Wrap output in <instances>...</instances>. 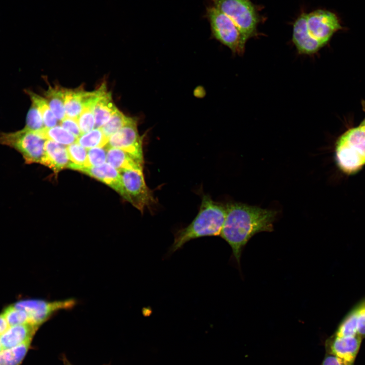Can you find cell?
Segmentation results:
<instances>
[{
  "instance_id": "obj_1",
  "label": "cell",
  "mask_w": 365,
  "mask_h": 365,
  "mask_svg": "<svg viewBox=\"0 0 365 365\" xmlns=\"http://www.w3.org/2000/svg\"><path fill=\"white\" fill-rule=\"evenodd\" d=\"M226 208L220 236L231 246L239 265L242 251L250 238L259 232L273 231L277 212L241 203L227 204Z\"/></svg>"
},
{
  "instance_id": "obj_2",
  "label": "cell",
  "mask_w": 365,
  "mask_h": 365,
  "mask_svg": "<svg viewBox=\"0 0 365 365\" xmlns=\"http://www.w3.org/2000/svg\"><path fill=\"white\" fill-rule=\"evenodd\" d=\"M226 213V206L214 201L209 195H203L197 216L188 226L175 232L168 253L171 254L181 249L192 240L220 235Z\"/></svg>"
},
{
  "instance_id": "obj_3",
  "label": "cell",
  "mask_w": 365,
  "mask_h": 365,
  "mask_svg": "<svg viewBox=\"0 0 365 365\" xmlns=\"http://www.w3.org/2000/svg\"><path fill=\"white\" fill-rule=\"evenodd\" d=\"M211 4L224 12L235 24L246 43L258 33L259 15L250 0H210Z\"/></svg>"
},
{
  "instance_id": "obj_4",
  "label": "cell",
  "mask_w": 365,
  "mask_h": 365,
  "mask_svg": "<svg viewBox=\"0 0 365 365\" xmlns=\"http://www.w3.org/2000/svg\"><path fill=\"white\" fill-rule=\"evenodd\" d=\"M46 141L36 131L25 128L12 132L0 133V144L19 152L27 164L36 163L46 166Z\"/></svg>"
},
{
  "instance_id": "obj_5",
  "label": "cell",
  "mask_w": 365,
  "mask_h": 365,
  "mask_svg": "<svg viewBox=\"0 0 365 365\" xmlns=\"http://www.w3.org/2000/svg\"><path fill=\"white\" fill-rule=\"evenodd\" d=\"M205 16L209 22L212 36L215 39L233 53L241 55L244 53L246 43L229 17L212 4L207 7Z\"/></svg>"
},
{
  "instance_id": "obj_6",
  "label": "cell",
  "mask_w": 365,
  "mask_h": 365,
  "mask_svg": "<svg viewBox=\"0 0 365 365\" xmlns=\"http://www.w3.org/2000/svg\"><path fill=\"white\" fill-rule=\"evenodd\" d=\"M124 191V197L141 212L145 207L155 203L152 191L147 187L142 170L124 169L119 171Z\"/></svg>"
},
{
  "instance_id": "obj_7",
  "label": "cell",
  "mask_w": 365,
  "mask_h": 365,
  "mask_svg": "<svg viewBox=\"0 0 365 365\" xmlns=\"http://www.w3.org/2000/svg\"><path fill=\"white\" fill-rule=\"evenodd\" d=\"M308 32L310 37L324 47L334 34L342 27L337 16L334 13L318 9L306 14Z\"/></svg>"
},
{
  "instance_id": "obj_8",
  "label": "cell",
  "mask_w": 365,
  "mask_h": 365,
  "mask_svg": "<svg viewBox=\"0 0 365 365\" xmlns=\"http://www.w3.org/2000/svg\"><path fill=\"white\" fill-rule=\"evenodd\" d=\"M106 146L121 149L143 164L142 140L138 132L137 120L134 118L129 117L124 126L109 137Z\"/></svg>"
},
{
  "instance_id": "obj_9",
  "label": "cell",
  "mask_w": 365,
  "mask_h": 365,
  "mask_svg": "<svg viewBox=\"0 0 365 365\" xmlns=\"http://www.w3.org/2000/svg\"><path fill=\"white\" fill-rule=\"evenodd\" d=\"M75 304L73 300L47 302L38 299L19 301L14 305L23 310L27 314L29 324L36 327L46 321L55 311L72 307Z\"/></svg>"
},
{
  "instance_id": "obj_10",
  "label": "cell",
  "mask_w": 365,
  "mask_h": 365,
  "mask_svg": "<svg viewBox=\"0 0 365 365\" xmlns=\"http://www.w3.org/2000/svg\"><path fill=\"white\" fill-rule=\"evenodd\" d=\"M362 340L358 336L339 337L333 334L325 341L326 353L354 364Z\"/></svg>"
},
{
  "instance_id": "obj_11",
  "label": "cell",
  "mask_w": 365,
  "mask_h": 365,
  "mask_svg": "<svg viewBox=\"0 0 365 365\" xmlns=\"http://www.w3.org/2000/svg\"><path fill=\"white\" fill-rule=\"evenodd\" d=\"M306 14V13H302L295 21L292 41L298 53L312 55L323 46L309 35L307 28Z\"/></svg>"
},
{
  "instance_id": "obj_12",
  "label": "cell",
  "mask_w": 365,
  "mask_h": 365,
  "mask_svg": "<svg viewBox=\"0 0 365 365\" xmlns=\"http://www.w3.org/2000/svg\"><path fill=\"white\" fill-rule=\"evenodd\" d=\"M335 159L340 169L348 174L356 172L365 164L364 160L340 138L335 145Z\"/></svg>"
},
{
  "instance_id": "obj_13",
  "label": "cell",
  "mask_w": 365,
  "mask_h": 365,
  "mask_svg": "<svg viewBox=\"0 0 365 365\" xmlns=\"http://www.w3.org/2000/svg\"><path fill=\"white\" fill-rule=\"evenodd\" d=\"M78 171L105 184L124 198V191L120 173L108 163H105L98 166L83 167Z\"/></svg>"
},
{
  "instance_id": "obj_14",
  "label": "cell",
  "mask_w": 365,
  "mask_h": 365,
  "mask_svg": "<svg viewBox=\"0 0 365 365\" xmlns=\"http://www.w3.org/2000/svg\"><path fill=\"white\" fill-rule=\"evenodd\" d=\"M38 327L29 323L9 326L7 330L0 336L3 349L11 348L32 339Z\"/></svg>"
},
{
  "instance_id": "obj_15",
  "label": "cell",
  "mask_w": 365,
  "mask_h": 365,
  "mask_svg": "<svg viewBox=\"0 0 365 365\" xmlns=\"http://www.w3.org/2000/svg\"><path fill=\"white\" fill-rule=\"evenodd\" d=\"M64 146L51 140L46 141V166L52 169L55 173L64 168H68L71 163Z\"/></svg>"
},
{
  "instance_id": "obj_16",
  "label": "cell",
  "mask_w": 365,
  "mask_h": 365,
  "mask_svg": "<svg viewBox=\"0 0 365 365\" xmlns=\"http://www.w3.org/2000/svg\"><path fill=\"white\" fill-rule=\"evenodd\" d=\"M101 86V93L93 108L95 128H100L106 124L118 110L113 102L111 93L107 91L106 85L103 83Z\"/></svg>"
},
{
  "instance_id": "obj_17",
  "label": "cell",
  "mask_w": 365,
  "mask_h": 365,
  "mask_svg": "<svg viewBox=\"0 0 365 365\" xmlns=\"http://www.w3.org/2000/svg\"><path fill=\"white\" fill-rule=\"evenodd\" d=\"M106 162L119 171L124 169L142 170V164L118 148H107Z\"/></svg>"
},
{
  "instance_id": "obj_18",
  "label": "cell",
  "mask_w": 365,
  "mask_h": 365,
  "mask_svg": "<svg viewBox=\"0 0 365 365\" xmlns=\"http://www.w3.org/2000/svg\"><path fill=\"white\" fill-rule=\"evenodd\" d=\"M85 92L82 87L65 89L64 108L66 117L78 120L84 107Z\"/></svg>"
},
{
  "instance_id": "obj_19",
  "label": "cell",
  "mask_w": 365,
  "mask_h": 365,
  "mask_svg": "<svg viewBox=\"0 0 365 365\" xmlns=\"http://www.w3.org/2000/svg\"><path fill=\"white\" fill-rule=\"evenodd\" d=\"M65 89L59 86L54 87L49 85L45 91L44 96L51 111L59 121L66 116L64 108Z\"/></svg>"
},
{
  "instance_id": "obj_20",
  "label": "cell",
  "mask_w": 365,
  "mask_h": 365,
  "mask_svg": "<svg viewBox=\"0 0 365 365\" xmlns=\"http://www.w3.org/2000/svg\"><path fill=\"white\" fill-rule=\"evenodd\" d=\"M348 144L365 161V126L351 128L340 137Z\"/></svg>"
},
{
  "instance_id": "obj_21",
  "label": "cell",
  "mask_w": 365,
  "mask_h": 365,
  "mask_svg": "<svg viewBox=\"0 0 365 365\" xmlns=\"http://www.w3.org/2000/svg\"><path fill=\"white\" fill-rule=\"evenodd\" d=\"M32 340L0 351V365H20L25 358Z\"/></svg>"
},
{
  "instance_id": "obj_22",
  "label": "cell",
  "mask_w": 365,
  "mask_h": 365,
  "mask_svg": "<svg viewBox=\"0 0 365 365\" xmlns=\"http://www.w3.org/2000/svg\"><path fill=\"white\" fill-rule=\"evenodd\" d=\"M46 140H51L64 145H69L77 142V138L61 126L51 128L44 127L36 131Z\"/></svg>"
},
{
  "instance_id": "obj_23",
  "label": "cell",
  "mask_w": 365,
  "mask_h": 365,
  "mask_svg": "<svg viewBox=\"0 0 365 365\" xmlns=\"http://www.w3.org/2000/svg\"><path fill=\"white\" fill-rule=\"evenodd\" d=\"M25 92L29 96L32 103L39 110L45 127L51 128L55 126L57 124V119L51 111L45 98L35 94L30 90H26Z\"/></svg>"
},
{
  "instance_id": "obj_24",
  "label": "cell",
  "mask_w": 365,
  "mask_h": 365,
  "mask_svg": "<svg viewBox=\"0 0 365 365\" xmlns=\"http://www.w3.org/2000/svg\"><path fill=\"white\" fill-rule=\"evenodd\" d=\"M108 140L100 128H95L91 131L81 134L77 140V142L86 148L89 149L95 147L106 146Z\"/></svg>"
},
{
  "instance_id": "obj_25",
  "label": "cell",
  "mask_w": 365,
  "mask_h": 365,
  "mask_svg": "<svg viewBox=\"0 0 365 365\" xmlns=\"http://www.w3.org/2000/svg\"><path fill=\"white\" fill-rule=\"evenodd\" d=\"M66 151L71 162L68 168L78 170L85 167L87 158V150L86 148L76 142L67 145Z\"/></svg>"
},
{
  "instance_id": "obj_26",
  "label": "cell",
  "mask_w": 365,
  "mask_h": 365,
  "mask_svg": "<svg viewBox=\"0 0 365 365\" xmlns=\"http://www.w3.org/2000/svg\"><path fill=\"white\" fill-rule=\"evenodd\" d=\"M334 335L339 337L358 336L356 316L353 307L342 319Z\"/></svg>"
},
{
  "instance_id": "obj_27",
  "label": "cell",
  "mask_w": 365,
  "mask_h": 365,
  "mask_svg": "<svg viewBox=\"0 0 365 365\" xmlns=\"http://www.w3.org/2000/svg\"><path fill=\"white\" fill-rule=\"evenodd\" d=\"M129 117L118 109L113 114L107 122L101 128L103 134L109 138L118 132L127 123Z\"/></svg>"
},
{
  "instance_id": "obj_28",
  "label": "cell",
  "mask_w": 365,
  "mask_h": 365,
  "mask_svg": "<svg viewBox=\"0 0 365 365\" xmlns=\"http://www.w3.org/2000/svg\"><path fill=\"white\" fill-rule=\"evenodd\" d=\"M3 314L10 326L29 323L27 313L14 305L6 308Z\"/></svg>"
},
{
  "instance_id": "obj_29",
  "label": "cell",
  "mask_w": 365,
  "mask_h": 365,
  "mask_svg": "<svg viewBox=\"0 0 365 365\" xmlns=\"http://www.w3.org/2000/svg\"><path fill=\"white\" fill-rule=\"evenodd\" d=\"M45 127L41 114L37 107L32 103L26 119V125L24 128L33 131H37Z\"/></svg>"
},
{
  "instance_id": "obj_30",
  "label": "cell",
  "mask_w": 365,
  "mask_h": 365,
  "mask_svg": "<svg viewBox=\"0 0 365 365\" xmlns=\"http://www.w3.org/2000/svg\"><path fill=\"white\" fill-rule=\"evenodd\" d=\"M107 150L106 146L88 149L85 167L98 166L104 164L106 161Z\"/></svg>"
},
{
  "instance_id": "obj_31",
  "label": "cell",
  "mask_w": 365,
  "mask_h": 365,
  "mask_svg": "<svg viewBox=\"0 0 365 365\" xmlns=\"http://www.w3.org/2000/svg\"><path fill=\"white\" fill-rule=\"evenodd\" d=\"M78 122L82 134L93 130L95 126L93 110L84 108L78 119Z\"/></svg>"
},
{
  "instance_id": "obj_32",
  "label": "cell",
  "mask_w": 365,
  "mask_h": 365,
  "mask_svg": "<svg viewBox=\"0 0 365 365\" xmlns=\"http://www.w3.org/2000/svg\"><path fill=\"white\" fill-rule=\"evenodd\" d=\"M356 316L357 334L362 339L365 338V298L353 307Z\"/></svg>"
},
{
  "instance_id": "obj_33",
  "label": "cell",
  "mask_w": 365,
  "mask_h": 365,
  "mask_svg": "<svg viewBox=\"0 0 365 365\" xmlns=\"http://www.w3.org/2000/svg\"><path fill=\"white\" fill-rule=\"evenodd\" d=\"M60 126L77 138L82 134L78 120L66 116L59 122Z\"/></svg>"
},
{
  "instance_id": "obj_34",
  "label": "cell",
  "mask_w": 365,
  "mask_h": 365,
  "mask_svg": "<svg viewBox=\"0 0 365 365\" xmlns=\"http://www.w3.org/2000/svg\"><path fill=\"white\" fill-rule=\"evenodd\" d=\"M321 365H354L335 355L326 353Z\"/></svg>"
},
{
  "instance_id": "obj_35",
  "label": "cell",
  "mask_w": 365,
  "mask_h": 365,
  "mask_svg": "<svg viewBox=\"0 0 365 365\" xmlns=\"http://www.w3.org/2000/svg\"><path fill=\"white\" fill-rule=\"evenodd\" d=\"M5 317L3 313L0 314V336L5 333L9 327Z\"/></svg>"
},
{
  "instance_id": "obj_36",
  "label": "cell",
  "mask_w": 365,
  "mask_h": 365,
  "mask_svg": "<svg viewBox=\"0 0 365 365\" xmlns=\"http://www.w3.org/2000/svg\"><path fill=\"white\" fill-rule=\"evenodd\" d=\"M360 125L365 126V119L362 121V122L360 124Z\"/></svg>"
},
{
  "instance_id": "obj_37",
  "label": "cell",
  "mask_w": 365,
  "mask_h": 365,
  "mask_svg": "<svg viewBox=\"0 0 365 365\" xmlns=\"http://www.w3.org/2000/svg\"><path fill=\"white\" fill-rule=\"evenodd\" d=\"M2 349H3V348H2V344L1 343V341H0V351H1Z\"/></svg>"
}]
</instances>
